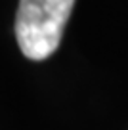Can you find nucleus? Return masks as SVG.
Wrapping results in <instances>:
<instances>
[{"label": "nucleus", "instance_id": "obj_1", "mask_svg": "<svg viewBox=\"0 0 128 130\" xmlns=\"http://www.w3.org/2000/svg\"><path fill=\"white\" fill-rule=\"evenodd\" d=\"M75 0H19L15 38L29 59H46L57 50Z\"/></svg>", "mask_w": 128, "mask_h": 130}]
</instances>
